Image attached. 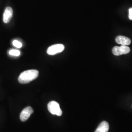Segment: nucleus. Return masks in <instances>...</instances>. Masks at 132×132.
Masks as SVG:
<instances>
[{"instance_id":"nucleus-1","label":"nucleus","mask_w":132,"mask_h":132,"mask_svg":"<svg viewBox=\"0 0 132 132\" xmlns=\"http://www.w3.org/2000/svg\"><path fill=\"white\" fill-rule=\"evenodd\" d=\"M39 71L36 70H29L22 72L18 77V81L21 84H27L38 77Z\"/></svg>"},{"instance_id":"nucleus-2","label":"nucleus","mask_w":132,"mask_h":132,"mask_svg":"<svg viewBox=\"0 0 132 132\" xmlns=\"http://www.w3.org/2000/svg\"><path fill=\"white\" fill-rule=\"evenodd\" d=\"M47 108L49 112L53 115L61 116L62 114V111L60 107L59 104L55 101H52L47 105Z\"/></svg>"},{"instance_id":"nucleus-3","label":"nucleus","mask_w":132,"mask_h":132,"mask_svg":"<svg viewBox=\"0 0 132 132\" xmlns=\"http://www.w3.org/2000/svg\"><path fill=\"white\" fill-rule=\"evenodd\" d=\"M113 54L119 56L123 54H126L130 52V48L128 46H121L120 47L116 46L112 50Z\"/></svg>"},{"instance_id":"nucleus-4","label":"nucleus","mask_w":132,"mask_h":132,"mask_svg":"<svg viewBox=\"0 0 132 132\" xmlns=\"http://www.w3.org/2000/svg\"><path fill=\"white\" fill-rule=\"evenodd\" d=\"M65 46L63 44H55L48 47L47 53L49 55H55L57 53L61 52L64 50Z\"/></svg>"},{"instance_id":"nucleus-5","label":"nucleus","mask_w":132,"mask_h":132,"mask_svg":"<svg viewBox=\"0 0 132 132\" xmlns=\"http://www.w3.org/2000/svg\"><path fill=\"white\" fill-rule=\"evenodd\" d=\"M33 113V110L32 107H27L25 108L20 113V120L23 122L27 121Z\"/></svg>"},{"instance_id":"nucleus-6","label":"nucleus","mask_w":132,"mask_h":132,"mask_svg":"<svg viewBox=\"0 0 132 132\" xmlns=\"http://www.w3.org/2000/svg\"><path fill=\"white\" fill-rule=\"evenodd\" d=\"M13 10L10 7L5 9L3 14V21L5 24L9 23L13 16Z\"/></svg>"},{"instance_id":"nucleus-7","label":"nucleus","mask_w":132,"mask_h":132,"mask_svg":"<svg viewBox=\"0 0 132 132\" xmlns=\"http://www.w3.org/2000/svg\"><path fill=\"white\" fill-rule=\"evenodd\" d=\"M116 41L118 44H120L122 46H128L131 43L130 39L121 35L117 36L116 39Z\"/></svg>"},{"instance_id":"nucleus-8","label":"nucleus","mask_w":132,"mask_h":132,"mask_svg":"<svg viewBox=\"0 0 132 132\" xmlns=\"http://www.w3.org/2000/svg\"><path fill=\"white\" fill-rule=\"evenodd\" d=\"M109 129V125L107 121H103L99 124L95 132H108Z\"/></svg>"},{"instance_id":"nucleus-9","label":"nucleus","mask_w":132,"mask_h":132,"mask_svg":"<svg viewBox=\"0 0 132 132\" xmlns=\"http://www.w3.org/2000/svg\"><path fill=\"white\" fill-rule=\"evenodd\" d=\"M9 54L10 55H12V56H19V55H20L21 53L19 50L12 49V50H10V52H9Z\"/></svg>"},{"instance_id":"nucleus-10","label":"nucleus","mask_w":132,"mask_h":132,"mask_svg":"<svg viewBox=\"0 0 132 132\" xmlns=\"http://www.w3.org/2000/svg\"><path fill=\"white\" fill-rule=\"evenodd\" d=\"M13 45H14L15 47L17 48H21L22 47V43L19 42V41L17 40H14L12 43Z\"/></svg>"},{"instance_id":"nucleus-11","label":"nucleus","mask_w":132,"mask_h":132,"mask_svg":"<svg viewBox=\"0 0 132 132\" xmlns=\"http://www.w3.org/2000/svg\"><path fill=\"white\" fill-rule=\"evenodd\" d=\"M129 18L132 20V8L129 10Z\"/></svg>"}]
</instances>
